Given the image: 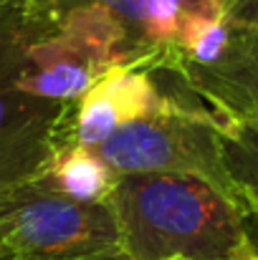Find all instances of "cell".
Returning <instances> with one entry per match:
<instances>
[{
    "label": "cell",
    "mask_w": 258,
    "mask_h": 260,
    "mask_svg": "<svg viewBox=\"0 0 258 260\" xmlns=\"http://www.w3.org/2000/svg\"><path fill=\"white\" fill-rule=\"evenodd\" d=\"M106 205L132 260H228L246 215L228 192L195 174H119Z\"/></svg>",
    "instance_id": "6da1fadb"
},
{
    "label": "cell",
    "mask_w": 258,
    "mask_h": 260,
    "mask_svg": "<svg viewBox=\"0 0 258 260\" xmlns=\"http://www.w3.org/2000/svg\"><path fill=\"white\" fill-rule=\"evenodd\" d=\"M0 235L15 260H84L119 248L109 205L69 200L43 174L0 187Z\"/></svg>",
    "instance_id": "7a4b0ae2"
},
{
    "label": "cell",
    "mask_w": 258,
    "mask_h": 260,
    "mask_svg": "<svg viewBox=\"0 0 258 260\" xmlns=\"http://www.w3.org/2000/svg\"><path fill=\"white\" fill-rule=\"evenodd\" d=\"M170 99L162 114L119 126L94 152L117 177L152 172L195 174L236 200L223 170L218 111L200 101L190 104L175 96Z\"/></svg>",
    "instance_id": "3957f363"
},
{
    "label": "cell",
    "mask_w": 258,
    "mask_h": 260,
    "mask_svg": "<svg viewBox=\"0 0 258 260\" xmlns=\"http://www.w3.org/2000/svg\"><path fill=\"white\" fill-rule=\"evenodd\" d=\"M23 66L18 3H0V187L33 179L59 154V124L66 104L15 86Z\"/></svg>",
    "instance_id": "277c9868"
},
{
    "label": "cell",
    "mask_w": 258,
    "mask_h": 260,
    "mask_svg": "<svg viewBox=\"0 0 258 260\" xmlns=\"http://www.w3.org/2000/svg\"><path fill=\"white\" fill-rule=\"evenodd\" d=\"M200 104L233 119L258 124V28L228 18L223 53L210 66L167 71Z\"/></svg>",
    "instance_id": "5b68a950"
},
{
    "label": "cell",
    "mask_w": 258,
    "mask_h": 260,
    "mask_svg": "<svg viewBox=\"0 0 258 260\" xmlns=\"http://www.w3.org/2000/svg\"><path fill=\"white\" fill-rule=\"evenodd\" d=\"M43 179L69 200L84 205H106L119 177L99 159L94 149L69 147L51 159Z\"/></svg>",
    "instance_id": "8992f818"
},
{
    "label": "cell",
    "mask_w": 258,
    "mask_h": 260,
    "mask_svg": "<svg viewBox=\"0 0 258 260\" xmlns=\"http://www.w3.org/2000/svg\"><path fill=\"white\" fill-rule=\"evenodd\" d=\"M220 154L223 170L238 205L258 212V124L220 114Z\"/></svg>",
    "instance_id": "52a82bcc"
},
{
    "label": "cell",
    "mask_w": 258,
    "mask_h": 260,
    "mask_svg": "<svg viewBox=\"0 0 258 260\" xmlns=\"http://www.w3.org/2000/svg\"><path fill=\"white\" fill-rule=\"evenodd\" d=\"M94 88L111 104L122 126L162 114L172 101L170 93H165L155 84V74L139 66L111 69L94 84Z\"/></svg>",
    "instance_id": "ba28073f"
},
{
    "label": "cell",
    "mask_w": 258,
    "mask_h": 260,
    "mask_svg": "<svg viewBox=\"0 0 258 260\" xmlns=\"http://www.w3.org/2000/svg\"><path fill=\"white\" fill-rule=\"evenodd\" d=\"M15 3H18V15L25 28H41L56 20L59 15L81 5H104L127 25V30L137 38V43L147 48V53L152 56V71L157 69L162 58V51H157L147 36V3L150 0H15Z\"/></svg>",
    "instance_id": "9c48e42d"
},
{
    "label": "cell",
    "mask_w": 258,
    "mask_h": 260,
    "mask_svg": "<svg viewBox=\"0 0 258 260\" xmlns=\"http://www.w3.org/2000/svg\"><path fill=\"white\" fill-rule=\"evenodd\" d=\"M238 0H175L180 15L187 18H205V20H223L231 15Z\"/></svg>",
    "instance_id": "30bf717a"
},
{
    "label": "cell",
    "mask_w": 258,
    "mask_h": 260,
    "mask_svg": "<svg viewBox=\"0 0 258 260\" xmlns=\"http://www.w3.org/2000/svg\"><path fill=\"white\" fill-rule=\"evenodd\" d=\"M228 260H258V212L243 215V233Z\"/></svg>",
    "instance_id": "8fae6325"
},
{
    "label": "cell",
    "mask_w": 258,
    "mask_h": 260,
    "mask_svg": "<svg viewBox=\"0 0 258 260\" xmlns=\"http://www.w3.org/2000/svg\"><path fill=\"white\" fill-rule=\"evenodd\" d=\"M233 23H243V25H256L258 28V0H238L228 15Z\"/></svg>",
    "instance_id": "7c38bea8"
},
{
    "label": "cell",
    "mask_w": 258,
    "mask_h": 260,
    "mask_svg": "<svg viewBox=\"0 0 258 260\" xmlns=\"http://www.w3.org/2000/svg\"><path fill=\"white\" fill-rule=\"evenodd\" d=\"M84 260H132L122 248H114V250H106L101 255H91V258H84Z\"/></svg>",
    "instance_id": "4fadbf2b"
},
{
    "label": "cell",
    "mask_w": 258,
    "mask_h": 260,
    "mask_svg": "<svg viewBox=\"0 0 258 260\" xmlns=\"http://www.w3.org/2000/svg\"><path fill=\"white\" fill-rule=\"evenodd\" d=\"M0 260H15V255L10 253V248L5 245V240H3V235H0Z\"/></svg>",
    "instance_id": "5bb4252c"
},
{
    "label": "cell",
    "mask_w": 258,
    "mask_h": 260,
    "mask_svg": "<svg viewBox=\"0 0 258 260\" xmlns=\"http://www.w3.org/2000/svg\"><path fill=\"white\" fill-rule=\"evenodd\" d=\"M170 260H182V258H170Z\"/></svg>",
    "instance_id": "9a60e30c"
},
{
    "label": "cell",
    "mask_w": 258,
    "mask_h": 260,
    "mask_svg": "<svg viewBox=\"0 0 258 260\" xmlns=\"http://www.w3.org/2000/svg\"><path fill=\"white\" fill-rule=\"evenodd\" d=\"M3 3H10V0H3Z\"/></svg>",
    "instance_id": "2e32d148"
},
{
    "label": "cell",
    "mask_w": 258,
    "mask_h": 260,
    "mask_svg": "<svg viewBox=\"0 0 258 260\" xmlns=\"http://www.w3.org/2000/svg\"><path fill=\"white\" fill-rule=\"evenodd\" d=\"M0 3H3V0H0Z\"/></svg>",
    "instance_id": "e0dca14e"
}]
</instances>
